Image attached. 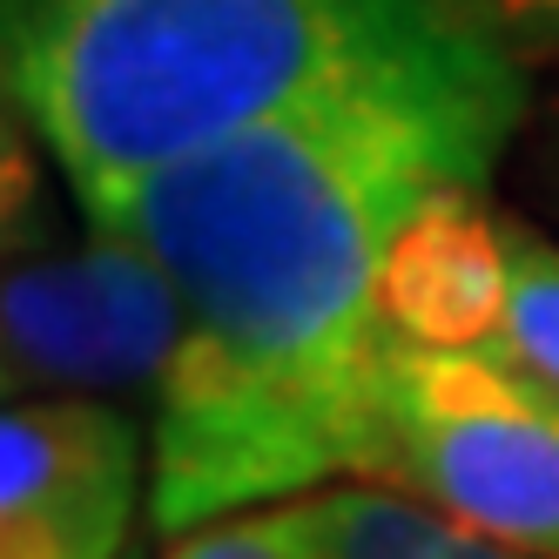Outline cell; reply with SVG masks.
Listing matches in <instances>:
<instances>
[{"label": "cell", "instance_id": "6da1fadb", "mask_svg": "<svg viewBox=\"0 0 559 559\" xmlns=\"http://www.w3.org/2000/svg\"><path fill=\"white\" fill-rule=\"evenodd\" d=\"M519 122L526 61L472 21L195 163L74 203L148 250L182 297L176 365L148 397L155 539L344 486L391 344V236L431 189L492 182Z\"/></svg>", "mask_w": 559, "mask_h": 559}, {"label": "cell", "instance_id": "7a4b0ae2", "mask_svg": "<svg viewBox=\"0 0 559 559\" xmlns=\"http://www.w3.org/2000/svg\"><path fill=\"white\" fill-rule=\"evenodd\" d=\"M459 27H472L465 0H8V102L82 203L195 163Z\"/></svg>", "mask_w": 559, "mask_h": 559}, {"label": "cell", "instance_id": "3957f363", "mask_svg": "<svg viewBox=\"0 0 559 559\" xmlns=\"http://www.w3.org/2000/svg\"><path fill=\"white\" fill-rule=\"evenodd\" d=\"M344 486L405 492L486 539L559 559V391L478 350L391 337L350 425Z\"/></svg>", "mask_w": 559, "mask_h": 559}, {"label": "cell", "instance_id": "277c9868", "mask_svg": "<svg viewBox=\"0 0 559 559\" xmlns=\"http://www.w3.org/2000/svg\"><path fill=\"white\" fill-rule=\"evenodd\" d=\"M14 397H155L182 344V297L169 270L102 223L82 243L48 229L8 236L0 290Z\"/></svg>", "mask_w": 559, "mask_h": 559}, {"label": "cell", "instance_id": "5b68a950", "mask_svg": "<svg viewBox=\"0 0 559 559\" xmlns=\"http://www.w3.org/2000/svg\"><path fill=\"white\" fill-rule=\"evenodd\" d=\"M148 512V418L115 397H8L0 559H135Z\"/></svg>", "mask_w": 559, "mask_h": 559}, {"label": "cell", "instance_id": "8992f818", "mask_svg": "<svg viewBox=\"0 0 559 559\" xmlns=\"http://www.w3.org/2000/svg\"><path fill=\"white\" fill-rule=\"evenodd\" d=\"M384 331L418 350H492L506 304V210L486 182L431 189L384 257Z\"/></svg>", "mask_w": 559, "mask_h": 559}, {"label": "cell", "instance_id": "52a82bcc", "mask_svg": "<svg viewBox=\"0 0 559 559\" xmlns=\"http://www.w3.org/2000/svg\"><path fill=\"white\" fill-rule=\"evenodd\" d=\"M304 519L324 559H533L384 486H331L304 499Z\"/></svg>", "mask_w": 559, "mask_h": 559}, {"label": "cell", "instance_id": "ba28073f", "mask_svg": "<svg viewBox=\"0 0 559 559\" xmlns=\"http://www.w3.org/2000/svg\"><path fill=\"white\" fill-rule=\"evenodd\" d=\"M486 357L559 391V243L519 216H506V304Z\"/></svg>", "mask_w": 559, "mask_h": 559}, {"label": "cell", "instance_id": "9c48e42d", "mask_svg": "<svg viewBox=\"0 0 559 559\" xmlns=\"http://www.w3.org/2000/svg\"><path fill=\"white\" fill-rule=\"evenodd\" d=\"M163 559H324V552H317L304 499H297V506L236 512V519H216L203 533L163 539Z\"/></svg>", "mask_w": 559, "mask_h": 559}, {"label": "cell", "instance_id": "30bf717a", "mask_svg": "<svg viewBox=\"0 0 559 559\" xmlns=\"http://www.w3.org/2000/svg\"><path fill=\"white\" fill-rule=\"evenodd\" d=\"M465 14L486 27L512 61L559 68V0H465Z\"/></svg>", "mask_w": 559, "mask_h": 559}, {"label": "cell", "instance_id": "8fae6325", "mask_svg": "<svg viewBox=\"0 0 559 559\" xmlns=\"http://www.w3.org/2000/svg\"><path fill=\"white\" fill-rule=\"evenodd\" d=\"M552 148H559V102H552Z\"/></svg>", "mask_w": 559, "mask_h": 559}, {"label": "cell", "instance_id": "7c38bea8", "mask_svg": "<svg viewBox=\"0 0 559 559\" xmlns=\"http://www.w3.org/2000/svg\"><path fill=\"white\" fill-rule=\"evenodd\" d=\"M135 559H142V552H135Z\"/></svg>", "mask_w": 559, "mask_h": 559}]
</instances>
